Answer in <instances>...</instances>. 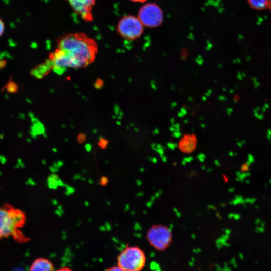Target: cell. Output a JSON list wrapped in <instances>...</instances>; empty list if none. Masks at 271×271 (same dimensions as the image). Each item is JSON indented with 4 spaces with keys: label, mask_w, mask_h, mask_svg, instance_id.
Here are the masks:
<instances>
[{
    "label": "cell",
    "mask_w": 271,
    "mask_h": 271,
    "mask_svg": "<svg viewBox=\"0 0 271 271\" xmlns=\"http://www.w3.org/2000/svg\"><path fill=\"white\" fill-rule=\"evenodd\" d=\"M264 107H265L267 109L269 107V105L267 104H265L264 105Z\"/></svg>",
    "instance_id": "20"
},
{
    "label": "cell",
    "mask_w": 271,
    "mask_h": 271,
    "mask_svg": "<svg viewBox=\"0 0 271 271\" xmlns=\"http://www.w3.org/2000/svg\"><path fill=\"white\" fill-rule=\"evenodd\" d=\"M268 9H269L271 11V0H270Z\"/></svg>",
    "instance_id": "19"
},
{
    "label": "cell",
    "mask_w": 271,
    "mask_h": 271,
    "mask_svg": "<svg viewBox=\"0 0 271 271\" xmlns=\"http://www.w3.org/2000/svg\"><path fill=\"white\" fill-rule=\"evenodd\" d=\"M7 89L9 92H15L17 91V87L15 83L10 82L7 84Z\"/></svg>",
    "instance_id": "10"
},
{
    "label": "cell",
    "mask_w": 271,
    "mask_h": 271,
    "mask_svg": "<svg viewBox=\"0 0 271 271\" xmlns=\"http://www.w3.org/2000/svg\"><path fill=\"white\" fill-rule=\"evenodd\" d=\"M117 265L125 271H141L146 262L144 252L138 246L125 248L117 257Z\"/></svg>",
    "instance_id": "3"
},
{
    "label": "cell",
    "mask_w": 271,
    "mask_h": 271,
    "mask_svg": "<svg viewBox=\"0 0 271 271\" xmlns=\"http://www.w3.org/2000/svg\"><path fill=\"white\" fill-rule=\"evenodd\" d=\"M107 144V141L103 138H101L99 140V142L98 143L99 146L103 149L105 148L106 147Z\"/></svg>",
    "instance_id": "11"
},
{
    "label": "cell",
    "mask_w": 271,
    "mask_h": 271,
    "mask_svg": "<svg viewBox=\"0 0 271 271\" xmlns=\"http://www.w3.org/2000/svg\"><path fill=\"white\" fill-rule=\"evenodd\" d=\"M58 48L50 55L54 71L80 68L92 63L98 52L96 41L83 32L65 34L57 39Z\"/></svg>",
    "instance_id": "1"
},
{
    "label": "cell",
    "mask_w": 271,
    "mask_h": 271,
    "mask_svg": "<svg viewBox=\"0 0 271 271\" xmlns=\"http://www.w3.org/2000/svg\"><path fill=\"white\" fill-rule=\"evenodd\" d=\"M29 271H54L53 264L48 259L39 258L34 261Z\"/></svg>",
    "instance_id": "8"
},
{
    "label": "cell",
    "mask_w": 271,
    "mask_h": 271,
    "mask_svg": "<svg viewBox=\"0 0 271 271\" xmlns=\"http://www.w3.org/2000/svg\"><path fill=\"white\" fill-rule=\"evenodd\" d=\"M85 136L83 133H81L78 136L77 139L79 142L82 143L85 141Z\"/></svg>",
    "instance_id": "13"
},
{
    "label": "cell",
    "mask_w": 271,
    "mask_h": 271,
    "mask_svg": "<svg viewBox=\"0 0 271 271\" xmlns=\"http://www.w3.org/2000/svg\"><path fill=\"white\" fill-rule=\"evenodd\" d=\"M105 271H125L118 265L112 266L107 269Z\"/></svg>",
    "instance_id": "12"
},
{
    "label": "cell",
    "mask_w": 271,
    "mask_h": 271,
    "mask_svg": "<svg viewBox=\"0 0 271 271\" xmlns=\"http://www.w3.org/2000/svg\"><path fill=\"white\" fill-rule=\"evenodd\" d=\"M4 29H5L4 24L3 22V21L0 18V36L4 33Z\"/></svg>",
    "instance_id": "14"
},
{
    "label": "cell",
    "mask_w": 271,
    "mask_h": 271,
    "mask_svg": "<svg viewBox=\"0 0 271 271\" xmlns=\"http://www.w3.org/2000/svg\"><path fill=\"white\" fill-rule=\"evenodd\" d=\"M100 182H101V185H106L107 182H108V179L106 177H102L101 179V181H100Z\"/></svg>",
    "instance_id": "16"
},
{
    "label": "cell",
    "mask_w": 271,
    "mask_h": 271,
    "mask_svg": "<svg viewBox=\"0 0 271 271\" xmlns=\"http://www.w3.org/2000/svg\"><path fill=\"white\" fill-rule=\"evenodd\" d=\"M103 82L102 80H98L96 82L95 87L96 88H100L103 86Z\"/></svg>",
    "instance_id": "15"
},
{
    "label": "cell",
    "mask_w": 271,
    "mask_h": 271,
    "mask_svg": "<svg viewBox=\"0 0 271 271\" xmlns=\"http://www.w3.org/2000/svg\"><path fill=\"white\" fill-rule=\"evenodd\" d=\"M26 222L25 213L9 203L0 206V240L12 237L16 241H27L21 230Z\"/></svg>",
    "instance_id": "2"
},
{
    "label": "cell",
    "mask_w": 271,
    "mask_h": 271,
    "mask_svg": "<svg viewBox=\"0 0 271 271\" xmlns=\"http://www.w3.org/2000/svg\"><path fill=\"white\" fill-rule=\"evenodd\" d=\"M147 239L149 244L156 250L162 251L166 250L172 242V234L167 228L154 226L147 232Z\"/></svg>",
    "instance_id": "6"
},
{
    "label": "cell",
    "mask_w": 271,
    "mask_h": 271,
    "mask_svg": "<svg viewBox=\"0 0 271 271\" xmlns=\"http://www.w3.org/2000/svg\"><path fill=\"white\" fill-rule=\"evenodd\" d=\"M69 4L73 11L83 20H93L92 10L96 0H65Z\"/></svg>",
    "instance_id": "7"
},
{
    "label": "cell",
    "mask_w": 271,
    "mask_h": 271,
    "mask_svg": "<svg viewBox=\"0 0 271 271\" xmlns=\"http://www.w3.org/2000/svg\"><path fill=\"white\" fill-rule=\"evenodd\" d=\"M56 271H73V270L71 268L68 267H63L58 269Z\"/></svg>",
    "instance_id": "17"
},
{
    "label": "cell",
    "mask_w": 271,
    "mask_h": 271,
    "mask_svg": "<svg viewBox=\"0 0 271 271\" xmlns=\"http://www.w3.org/2000/svg\"><path fill=\"white\" fill-rule=\"evenodd\" d=\"M116 31L122 38L128 40H134L141 36L144 26L138 18L128 15L122 17L118 21Z\"/></svg>",
    "instance_id": "4"
},
{
    "label": "cell",
    "mask_w": 271,
    "mask_h": 271,
    "mask_svg": "<svg viewBox=\"0 0 271 271\" xmlns=\"http://www.w3.org/2000/svg\"><path fill=\"white\" fill-rule=\"evenodd\" d=\"M250 7L257 11L268 9L270 0H247Z\"/></svg>",
    "instance_id": "9"
},
{
    "label": "cell",
    "mask_w": 271,
    "mask_h": 271,
    "mask_svg": "<svg viewBox=\"0 0 271 271\" xmlns=\"http://www.w3.org/2000/svg\"><path fill=\"white\" fill-rule=\"evenodd\" d=\"M138 18L144 26L155 28L159 26L163 20V14L160 7L156 4L147 3L138 11Z\"/></svg>",
    "instance_id": "5"
},
{
    "label": "cell",
    "mask_w": 271,
    "mask_h": 271,
    "mask_svg": "<svg viewBox=\"0 0 271 271\" xmlns=\"http://www.w3.org/2000/svg\"><path fill=\"white\" fill-rule=\"evenodd\" d=\"M267 131H268V133L269 134V136L270 134H271V130L270 129H268Z\"/></svg>",
    "instance_id": "21"
},
{
    "label": "cell",
    "mask_w": 271,
    "mask_h": 271,
    "mask_svg": "<svg viewBox=\"0 0 271 271\" xmlns=\"http://www.w3.org/2000/svg\"><path fill=\"white\" fill-rule=\"evenodd\" d=\"M133 2H138V3H144L147 0H130Z\"/></svg>",
    "instance_id": "18"
}]
</instances>
